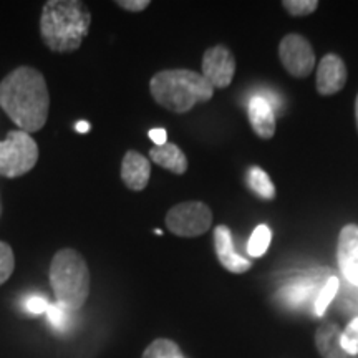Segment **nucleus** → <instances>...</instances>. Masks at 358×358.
Here are the masks:
<instances>
[{"label":"nucleus","instance_id":"393cba45","mask_svg":"<svg viewBox=\"0 0 358 358\" xmlns=\"http://www.w3.org/2000/svg\"><path fill=\"white\" fill-rule=\"evenodd\" d=\"M150 0H118L116 6L128 12H143L150 7Z\"/></svg>","mask_w":358,"mask_h":358},{"label":"nucleus","instance_id":"cd10ccee","mask_svg":"<svg viewBox=\"0 0 358 358\" xmlns=\"http://www.w3.org/2000/svg\"><path fill=\"white\" fill-rule=\"evenodd\" d=\"M355 120H357V128H358V95L355 98Z\"/></svg>","mask_w":358,"mask_h":358},{"label":"nucleus","instance_id":"6ab92c4d","mask_svg":"<svg viewBox=\"0 0 358 358\" xmlns=\"http://www.w3.org/2000/svg\"><path fill=\"white\" fill-rule=\"evenodd\" d=\"M338 285H340V282H338L337 277H330V279L325 282L324 289L320 290L319 297H317V301H315V313H317V315H319V317L324 315L327 307L332 303L334 297L338 292Z\"/></svg>","mask_w":358,"mask_h":358},{"label":"nucleus","instance_id":"9d476101","mask_svg":"<svg viewBox=\"0 0 358 358\" xmlns=\"http://www.w3.org/2000/svg\"><path fill=\"white\" fill-rule=\"evenodd\" d=\"M347 77L345 62L335 53H327L322 57L317 69V92L324 96L335 95L345 87Z\"/></svg>","mask_w":358,"mask_h":358},{"label":"nucleus","instance_id":"a211bd4d","mask_svg":"<svg viewBox=\"0 0 358 358\" xmlns=\"http://www.w3.org/2000/svg\"><path fill=\"white\" fill-rule=\"evenodd\" d=\"M271 241H272V232L268 229V226H266V224H259L249 239V244H248L249 256L252 257L264 256V254L268 250Z\"/></svg>","mask_w":358,"mask_h":358},{"label":"nucleus","instance_id":"b1692460","mask_svg":"<svg viewBox=\"0 0 358 358\" xmlns=\"http://www.w3.org/2000/svg\"><path fill=\"white\" fill-rule=\"evenodd\" d=\"M50 303L42 295H30L25 302V308L30 315H42V313H47Z\"/></svg>","mask_w":358,"mask_h":358},{"label":"nucleus","instance_id":"dca6fc26","mask_svg":"<svg viewBox=\"0 0 358 358\" xmlns=\"http://www.w3.org/2000/svg\"><path fill=\"white\" fill-rule=\"evenodd\" d=\"M248 185L259 198L271 201L275 198V186L271 181V176L259 166H250L248 171Z\"/></svg>","mask_w":358,"mask_h":358},{"label":"nucleus","instance_id":"9b49d317","mask_svg":"<svg viewBox=\"0 0 358 358\" xmlns=\"http://www.w3.org/2000/svg\"><path fill=\"white\" fill-rule=\"evenodd\" d=\"M214 249L221 266L229 271L231 274H244L252 267V261L244 259L234 250V241H232L231 229L224 224L214 227Z\"/></svg>","mask_w":358,"mask_h":358},{"label":"nucleus","instance_id":"aec40b11","mask_svg":"<svg viewBox=\"0 0 358 358\" xmlns=\"http://www.w3.org/2000/svg\"><path fill=\"white\" fill-rule=\"evenodd\" d=\"M71 313L73 312H69L66 308L58 306L55 302V303H50V307H48L47 317L53 329L60 330V332H65V330H69L71 325Z\"/></svg>","mask_w":358,"mask_h":358},{"label":"nucleus","instance_id":"7ed1b4c3","mask_svg":"<svg viewBox=\"0 0 358 358\" xmlns=\"http://www.w3.org/2000/svg\"><path fill=\"white\" fill-rule=\"evenodd\" d=\"M150 93L164 110L171 113H187L198 103L211 100L214 88L198 71L174 69L155 73L150 80Z\"/></svg>","mask_w":358,"mask_h":358},{"label":"nucleus","instance_id":"f3484780","mask_svg":"<svg viewBox=\"0 0 358 358\" xmlns=\"http://www.w3.org/2000/svg\"><path fill=\"white\" fill-rule=\"evenodd\" d=\"M141 358H185L178 343L169 338H156L146 347Z\"/></svg>","mask_w":358,"mask_h":358},{"label":"nucleus","instance_id":"f257e3e1","mask_svg":"<svg viewBox=\"0 0 358 358\" xmlns=\"http://www.w3.org/2000/svg\"><path fill=\"white\" fill-rule=\"evenodd\" d=\"M0 106L20 131L37 133L50 111V93L43 75L32 66H19L0 82Z\"/></svg>","mask_w":358,"mask_h":358},{"label":"nucleus","instance_id":"f8f14e48","mask_svg":"<svg viewBox=\"0 0 358 358\" xmlns=\"http://www.w3.org/2000/svg\"><path fill=\"white\" fill-rule=\"evenodd\" d=\"M151 176V163L146 156L129 150L122 161V181L128 189L140 192L146 189Z\"/></svg>","mask_w":358,"mask_h":358},{"label":"nucleus","instance_id":"ddd939ff","mask_svg":"<svg viewBox=\"0 0 358 358\" xmlns=\"http://www.w3.org/2000/svg\"><path fill=\"white\" fill-rule=\"evenodd\" d=\"M248 116L250 128L262 140H271L275 134V115L272 111L271 103L261 96L252 98L249 101Z\"/></svg>","mask_w":358,"mask_h":358},{"label":"nucleus","instance_id":"bb28decb","mask_svg":"<svg viewBox=\"0 0 358 358\" xmlns=\"http://www.w3.org/2000/svg\"><path fill=\"white\" fill-rule=\"evenodd\" d=\"M90 129V124L87 122H78L77 123V131L80 133H87Z\"/></svg>","mask_w":358,"mask_h":358},{"label":"nucleus","instance_id":"2eb2a0df","mask_svg":"<svg viewBox=\"0 0 358 358\" xmlns=\"http://www.w3.org/2000/svg\"><path fill=\"white\" fill-rule=\"evenodd\" d=\"M150 158L158 166L168 169L174 174H185L187 171V158L182 150L174 143H166L163 146H153L150 150Z\"/></svg>","mask_w":358,"mask_h":358},{"label":"nucleus","instance_id":"4be33fe9","mask_svg":"<svg viewBox=\"0 0 358 358\" xmlns=\"http://www.w3.org/2000/svg\"><path fill=\"white\" fill-rule=\"evenodd\" d=\"M340 345L350 355H358V317L345 327V330H342Z\"/></svg>","mask_w":358,"mask_h":358},{"label":"nucleus","instance_id":"f03ea898","mask_svg":"<svg viewBox=\"0 0 358 358\" xmlns=\"http://www.w3.org/2000/svg\"><path fill=\"white\" fill-rule=\"evenodd\" d=\"M92 25V13L78 0H48L40 15V37L55 53H71L82 47Z\"/></svg>","mask_w":358,"mask_h":358},{"label":"nucleus","instance_id":"5701e85b","mask_svg":"<svg viewBox=\"0 0 358 358\" xmlns=\"http://www.w3.org/2000/svg\"><path fill=\"white\" fill-rule=\"evenodd\" d=\"M282 7L292 17H306L317 10L319 2L317 0H284Z\"/></svg>","mask_w":358,"mask_h":358},{"label":"nucleus","instance_id":"412c9836","mask_svg":"<svg viewBox=\"0 0 358 358\" xmlns=\"http://www.w3.org/2000/svg\"><path fill=\"white\" fill-rule=\"evenodd\" d=\"M13 268H15V256L8 244L0 241V285L10 279Z\"/></svg>","mask_w":358,"mask_h":358},{"label":"nucleus","instance_id":"20e7f679","mask_svg":"<svg viewBox=\"0 0 358 358\" xmlns=\"http://www.w3.org/2000/svg\"><path fill=\"white\" fill-rule=\"evenodd\" d=\"M50 284L57 303L69 312H78L90 295L92 275L88 264L75 249H60L50 264Z\"/></svg>","mask_w":358,"mask_h":358},{"label":"nucleus","instance_id":"1a4fd4ad","mask_svg":"<svg viewBox=\"0 0 358 358\" xmlns=\"http://www.w3.org/2000/svg\"><path fill=\"white\" fill-rule=\"evenodd\" d=\"M337 261L340 272L358 287V226L347 224L342 227L337 243Z\"/></svg>","mask_w":358,"mask_h":358},{"label":"nucleus","instance_id":"423d86ee","mask_svg":"<svg viewBox=\"0 0 358 358\" xmlns=\"http://www.w3.org/2000/svg\"><path fill=\"white\" fill-rule=\"evenodd\" d=\"M166 227L178 237H198L211 229L213 211L201 201H186L173 206L166 214Z\"/></svg>","mask_w":358,"mask_h":358},{"label":"nucleus","instance_id":"6e6552de","mask_svg":"<svg viewBox=\"0 0 358 358\" xmlns=\"http://www.w3.org/2000/svg\"><path fill=\"white\" fill-rule=\"evenodd\" d=\"M201 75L213 85V88H227L236 75V57L226 45L209 47L203 55Z\"/></svg>","mask_w":358,"mask_h":358},{"label":"nucleus","instance_id":"a878e982","mask_svg":"<svg viewBox=\"0 0 358 358\" xmlns=\"http://www.w3.org/2000/svg\"><path fill=\"white\" fill-rule=\"evenodd\" d=\"M148 136H150V140L155 143V146H163L166 145V140H168V133L166 129L163 128H155V129H150V133H148Z\"/></svg>","mask_w":358,"mask_h":358},{"label":"nucleus","instance_id":"4468645a","mask_svg":"<svg viewBox=\"0 0 358 358\" xmlns=\"http://www.w3.org/2000/svg\"><path fill=\"white\" fill-rule=\"evenodd\" d=\"M340 335L342 330L337 324L327 322L322 324L315 332V347L322 358H358V355H350L340 345Z\"/></svg>","mask_w":358,"mask_h":358},{"label":"nucleus","instance_id":"39448f33","mask_svg":"<svg viewBox=\"0 0 358 358\" xmlns=\"http://www.w3.org/2000/svg\"><path fill=\"white\" fill-rule=\"evenodd\" d=\"M38 145L29 133L8 131L0 141V176L15 179L25 176L38 163Z\"/></svg>","mask_w":358,"mask_h":358},{"label":"nucleus","instance_id":"0eeeda50","mask_svg":"<svg viewBox=\"0 0 358 358\" xmlns=\"http://www.w3.org/2000/svg\"><path fill=\"white\" fill-rule=\"evenodd\" d=\"M279 58L295 78H307L315 69V53L310 42L299 34H287L279 43Z\"/></svg>","mask_w":358,"mask_h":358}]
</instances>
